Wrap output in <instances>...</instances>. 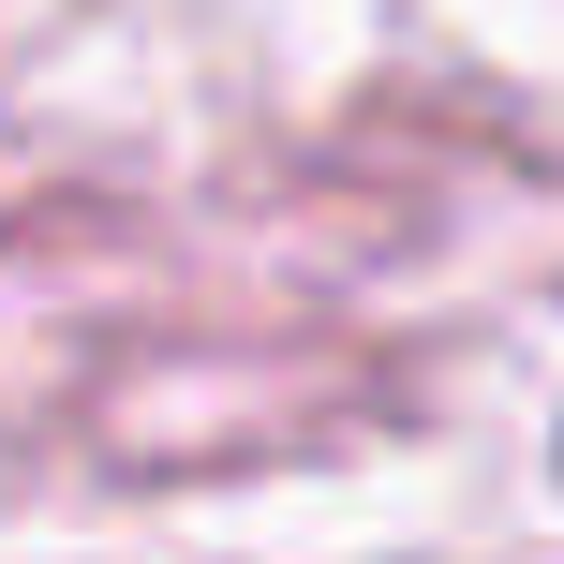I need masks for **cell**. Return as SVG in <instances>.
Listing matches in <instances>:
<instances>
[]
</instances>
